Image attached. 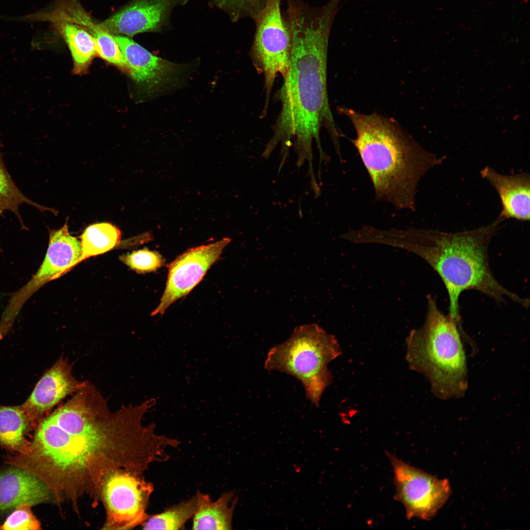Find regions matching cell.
<instances>
[{
    "label": "cell",
    "mask_w": 530,
    "mask_h": 530,
    "mask_svg": "<svg viewBox=\"0 0 530 530\" xmlns=\"http://www.w3.org/2000/svg\"><path fill=\"white\" fill-rule=\"evenodd\" d=\"M281 1L270 0L254 20L256 29L251 55L257 71L264 76L266 96L263 116L267 112L275 79L281 75L285 79L290 63L291 41Z\"/></svg>",
    "instance_id": "cell-7"
},
{
    "label": "cell",
    "mask_w": 530,
    "mask_h": 530,
    "mask_svg": "<svg viewBox=\"0 0 530 530\" xmlns=\"http://www.w3.org/2000/svg\"><path fill=\"white\" fill-rule=\"evenodd\" d=\"M120 259L138 273L156 271L161 267L164 263L163 258L159 252L150 251L147 248L122 255Z\"/></svg>",
    "instance_id": "cell-24"
},
{
    "label": "cell",
    "mask_w": 530,
    "mask_h": 530,
    "mask_svg": "<svg viewBox=\"0 0 530 530\" xmlns=\"http://www.w3.org/2000/svg\"><path fill=\"white\" fill-rule=\"evenodd\" d=\"M30 505L22 504L15 508V510L7 518L0 530H27L41 529L39 521L31 511Z\"/></svg>",
    "instance_id": "cell-25"
},
{
    "label": "cell",
    "mask_w": 530,
    "mask_h": 530,
    "mask_svg": "<svg viewBox=\"0 0 530 530\" xmlns=\"http://www.w3.org/2000/svg\"><path fill=\"white\" fill-rule=\"evenodd\" d=\"M341 354L333 335L317 324L303 325L296 327L286 341L269 350L265 368L296 377L304 386L307 398L318 407L322 393L332 381L327 365Z\"/></svg>",
    "instance_id": "cell-6"
},
{
    "label": "cell",
    "mask_w": 530,
    "mask_h": 530,
    "mask_svg": "<svg viewBox=\"0 0 530 530\" xmlns=\"http://www.w3.org/2000/svg\"><path fill=\"white\" fill-rule=\"evenodd\" d=\"M0 216L6 211L13 212L23 229H26L20 213L19 206L26 204L35 207L41 212L52 209L42 206L26 197L19 189L5 168L0 151Z\"/></svg>",
    "instance_id": "cell-21"
},
{
    "label": "cell",
    "mask_w": 530,
    "mask_h": 530,
    "mask_svg": "<svg viewBox=\"0 0 530 530\" xmlns=\"http://www.w3.org/2000/svg\"><path fill=\"white\" fill-rule=\"evenodd\" d=\"M0 472V513L22 504L53 503L46 484L31 472L13 466Z\"/></svg>",
    "instance_id": "cell-16"
},
{
    "label": "cell",
    "mask_w": 530,
    "mask_h": 530,
    "mask_svg": "<svg viewBox=\"0 0 530 530\" xmlns=\"http://www.w3.org/2000/svg\"><path fill=\"white\" fill-rule=\"evenodd\" d=\"M196 496L170 507L163 512L149 516L142 524L143 530H180L194 516Z\"/></svg>",
    "instance_id": "cell-22"
},
{
    "label": "cell",
    "mask_w": 530,
    "mask_h": 530,
    "mask_svg": "<svg viewBox=\"0 0 530 530\" xmlns=\"http://www.w3.org/2000/svg\"><path fill=\"white\" fill-rule=\"evenodd\" d=\"M113 35L131 77L147 94H160L177 86L185 65L154 55L128 36Z\"/></svg>",
    "instance_id": "cell-13"
},
{
    "label": "cell",
    "mask_w": 530,
    "mask_h": 530,
    "mask_svg": "<svg viewBox=\"0 0 530 530\" xmlns=\"http://www.w3.org/2000/svg\"><path fill=\"white\" fill-rule=\"evenodd\" d=\"M270 0H215L216 4L229 14L232 20L249 18L253 21Z\"/></svg>",
    "instance_id": "cell-23"
},
{
    "label": "cell",
    "mask_w": 530,
    "mask_h": 530,
    "mask_svg": "<svg viewBox=\"0 0 530 530\" xmlns=\"http://www.w3.org/2000/svg\"><path fill=\"white\" fill-rule=\"evenodd\" d=\"M156 403L150 398L115 411L89 381L66 402L43 418L36 427L28 451L8 457L7 462L42 480L57 504L65 500L79 513L84 495L96 507L101 484L109 472L122 469L143 475L153 462H164L168 447L180 442L157 435L156 425L142 424Z\"/></svg>",
    "instance_id": "cell-1"
},
{
    "label": "cell",
    "mask_w": 530,
    "mask_h": 530,
    "mask_svg": "<svg viewBox=\"0 0 530 530\" xmlns=\"http://www.w3.org/2000/svg\"><path fill=\"white\" fill-rule=\"evenodd\" d=\"M423 325L406 340L410 368L427 377L432 391L443 399L462 397L468 386L467 361L457 323L427 294Z\"/></svg>",
    "instance_id": "cell-5"
},
{
    "label": "cell",
    "mask_w": 530,
    "mask_h": 530,
    "mask_svg": "<svg viewBox=\"0 0 530 530\" xmlns=\"http://www.w3.org/2000/svg\"><path fill=\"white\" fill-rule=\"evenodd\" d=\"M385 453L394 470V499L404 505L407 519H431L450 495L448 480L439 479L388 451Z\"/></svg>",
    "instance_id": "cell-10"
},
{
    "label": "cell",
    "mask_w": 530,
    "mask_h": 530,
    "mask_svg": "<svg viewBox=\"0 0 530 530\" xmlns=\"http://www.w3.org/2000/svg\"><path fill=\"white\" fill-rule=\"evenodd\" d=\"M197 506L193 517V530H228L232 529L233 512L237 504L232 492L225 493L215 501L208 494L197 491Z\"/></svg>",
    "instance_id": "cell-18"
},
{
    "label": "cell",
    "mask_w": 530,
    "mask_h": 530,
    "mask_svg": "<svg viewBox=\"0 0 530 530\" xmlns=\"http://www.w3.org/2000/svg\"><path fill=\"white\" fill-rule=\"evenodd\" d=\"M44 16L52 22L69 47L74 73L86 71L97 53L94 39L106 30L94 22L78 0H57L53 10Z\"/></svg>",
    "instance_id": "cell-11"
},
{
    "label": "cell",
    "mask_w": 530,
    "mask_h": 530,
    "mask_svg": "<svg viewBox=\"0 0 530 530\" xmlns=\"http://www.w3.org/2000/svg\"><path fill=\"white\" fill-rule=\"evenodd\" d=\"M496 189L500 197L502 210L499 217L504 220L515 219L527 221L530 219V176L527 172L506 175L486 166L480 172Z\"/></svg>",
    "instance_id": "cell-17"
},
{
    "label": "cell",
    "mask_w": 530,
    "mask_h": 530,
    "mask_svg": "<svg viewBox=\"0 0 530 530\" xmlns=\"http://www.w3.org/2000/svg\"><path fill=\"white\" fill-rule=\"evenodd\" d=\"M337 9L331 3L320 7L303 1L287 5L284 17L291 41L289 71L278 91L281 109L273 127V136L263 152L267 159L279 143L285 160L293 140L298 156L297 165L305 160L312 165L315 139L320 160L328 156L323 151L320 130L325 127L340 154L341 133L336 127L327 91V56L329 37Z\"/></svg>",
    "instance_id": "cell-2"
},
{
    "label": "cell",
    "mask_w": 530,
    "mask_h": 530,
    "mask_svg": "<svg viewBox=\"0 0 530 530\" xmlns=\"http://www.w3.org/2000/svg\"><path fill=\"white\" fill-rule=\"evenodd\" d=\"M231 241V238H225L191 248L173 261L169 267L164 292L152 316L163 314L172 304L189 293L218 260Z\"/></svg>",
    "instance_id": "cell-12"
},
{
    "label": "cell",
    "mask_w": 530,
    "mask_h": 530,
    "mask_svg": "<svg viewBox=\"0 0 530 530\" xmlns=\"http://www.w3.org/2000/svg\"><path fill=\"white\" fill-rule=\"evenodd\" d=\"M142 475L119 469L104 476L101 502L106 517L102 530H131L148 518L146 510L154 486Z\"/></svg>",
    "instance_id": "cell-8"
},
{
    "label": "cell",
    "mask_w": 530,
    "mask_h": 530,
    "mask_svg": "<svg viewBox=\"0 0 530 530\" xmlns=\"http://www.w3.org/2000/svg\"><path fill=\"white\" fill-rule=\"evenodd\" d=\"M183 0H133L99 23L112 35L132 36L159 30L171 9Z\"/></svg>",
    "instance_id": "cell-15"
},
{
    "label": "cell",
    "mask_w": 530,
    "mask_h": 530,
    "mask_svg": "<svg viewBox=\"0 0 530 530\" xmlns=\"http://www.w3.org/2000/svg\"><path fill=\"white\" fill-rule=\"evenodd\" d=\"M49 233L48 247L39 269L25 285L10 295L0 319L2 334L10 331L22 308L35 292L80 263V241L70 234L67 221L61 228Z\"/></svg>",
    "instance_id": "cell-9"
},
{
    "label": "cell",
    "mask_w": 530,
    "mask_h": 530,
    "mask_svg": "<svg viewBox=\"0 0 530 530\" xmlns=\"http://www.w3.org/2000/svg\"><path fill=\"white\" fill-rule=\"evenodd\" d=\"M31 426L21 406H0V444L18 454H26L30 441L26 436Z\"/></svg>",
    "instance_id": "cell-19"
},
{
    "label": "cell",
    "mask_w": 530,
    "mask_h": 530,
    "mask_svg": "<svg viewBox=\"0 0 530 530\" xmlns=\"http://www.w3.org/2000/svg\"><path fill=\"white\" fill-rule=\"evenodd\" d=\"M340 111L355 129L356 136L351 141L371 179L375 200L414 211L420 181L445 157L423 149L390 119L347 107Z\"/></svg>",
    "instance_id": "cell-4"
},
{
    "label": "cell",
    "mask_w": 530,
    "mask_h": 530,
    "mask_svg": "<svg viewBox=\"0 0 530 530\" xmlns=\"http://www.w3.org/2000/svg\"><path fill=\"white\" fill-rule=\"evenodd\" d=\"M80 238V263L113 249L120 242L121 233L117 227L110 223H98L87 227Z\"/></svg>",
    "instance_id": "cell-20"
},
{
    "label": "cell",
    "mask_w": 530,
    "mask_h": 530,
    "mask_svg": "<svg viewBox=\"0 0 530 530\" xmlns=\"http://www.w3.org/2000/svg\"><path fill=\"white\" fill-rule=\"evenodd\" d=\"M504 220L499 216L489 224L457 233L414 227L371 231L372 243L407 250L427 262L443 280L449 295V317L456 323L460 319L461 293L474 290L503 302L507 297L524 308L529 300L510 292L496 280L489 265L488 249Z\"/></svg>",
    "instance_id": "cell-3"
},
{
    "label": "cell",
    "mask_w": 530,
    "mask_h": 530,
    "mask_svg": "<svg viewBox=\"0 0 530 530\" xmlns=\"http://www.w3.org/2000/svg\"><path fill=\"white\" fill-rule=\"evenodd\" d=\"M84 383L74 376L72 366L68 359L60 357L43 375L21 406L32 426L37 427L46 413L68 396L76 393Z\"/></svg>",
    "instance_id": "cell-14"
}]
</instances>
